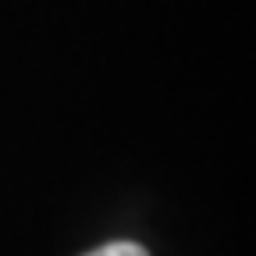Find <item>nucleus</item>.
<instances>
[{"label":"nucleus","instance_id":"obj_1","mask_svg":"<svg viewBox=\"0 0 256 256\" xmlns=\"http://www.w3.org/2000/svg\"><path fill=\"white\" fill-rule=\"evenodd\" d=\"M86 256H150L139 242H107V246H100V249H92V252H86Z\"/></svg>","mask_w":256,"mask_h":256}]
</instances>
